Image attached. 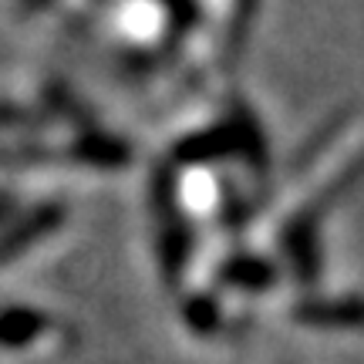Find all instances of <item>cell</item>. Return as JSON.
<instances>
[{
  "instance_id": "cell-1",
  "label": "cell",
  "mask_w": 364,
  "mask_h": 364,
  "mask_svg": "<svg viewBox=\"0 0 364 364\" xmlns=\"http://www.w3.org/2000/svg\"><path fill=\"white\" fill-rule=\"evenodd\" d=\"M304 321H311L317 327H364V297H348V300H321L304 307Z\"/></svg>"
}]
</instances>
